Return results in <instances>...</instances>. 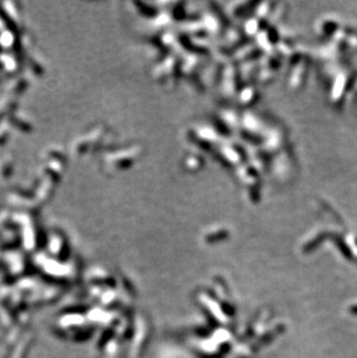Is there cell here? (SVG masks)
Segmentation results:
<instances>
[{
	"label": "cell",
	"mask_w": 357,
	"mask_h": 358,
	"mask_svg": "<svg viewBox=\"0 0 357 358\" xmlns=\"http://www.w3.org/2000/svg\"><path fill=\"white\" fill-rule=\"evenodd\" d=\"M349 311H350V313H353V314L357 315V305H352V306H350Z\"/></svg>",
	"instance_id": "6da1fadb"
}]
</instances>
